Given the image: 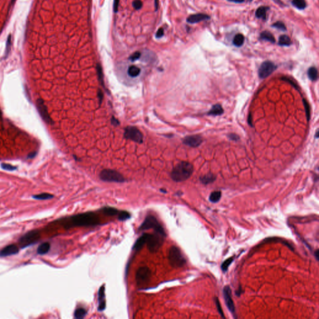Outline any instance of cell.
<instances>
[{"mask_svg": "<svg viewBox=\"0 0 319 319\" xmlns=\"http://www.w3.org/2000/svg\"><path fill=\"white\" fill-rule=\"evenodd\" d=\"M292 44V41L289 37L286 35H282L280 36L279 40V44L280 46H288Z\"/></svg>", "mask_w": 319, "mask_h": 319, "instance_id": "cell-27", "label": "cell"}, {"mask_svg": "<svg viewBox=\"0 0 319 319\" xmlns=\"http://www.w3.org/2000/svg\"><path fill=\"white\" fill-rule=\"evenodd\" d=\"M249 123H250V125H251V114H249Z\"/></svg>", "mask_w": 319, "mask_h": 319, "instance_id": "cell-49", "label": "cell"}, {"mask_svg": "<svg viewBox=\"0 0 319 319\" xmlns=\"http://www.w3.org/2000/svg\"><path fill=\"white\" fill-rule=\"evenodd\" d=\"M216 304L217 307H218V311H219V312L220 313V314H221L223 317H224V316H223V311H222V309H221V307L220 303H219V302L218 301V299H217V298L216 299Z\"/></svg>", "mask_w": 319, "mask_h": 319, "instance_id": "cell-41", "label": "cell"}, {"mask_svg": "<svg viewBox=\"0 0 319 319\" xmlns=\"http://www.w3.org/2000/svg\"><path fill=\"white\" fill-rule=\"evenodd\" d=\"M261 38L262 40L269 41L272 43L275 42V38L273 35L269 31H264L261 34Z\"/></svg>", "mask_w": 319, "mask_h": 319, "instance_id": "cell-25", "label": "cell"}, {"mask_svg": "<svg viewBox=\"0 0 319 319\" xmlns=\"http://www.w3.org/2000/svg\"><path fill=\"white\" fill-rule=\"evenodd\" d=\"M229 137H230V138H231L233 140H237L239 139V136L237 135L236 134H235V133L230 134Z\"/></svg>", "mask_w": 319, "mask_h": 319, "instance_id": "cell-43", "label": "cell"}, {"mask_svg": "<svg viewBox=\"0 0 319 319\" xmlns=\"http://www.w3.org/2000/svg\"><path fill=\"white\" fill-rule=\"evenodd\" d=\"M315 255H316V256L317 260H319V257H318V256H319V250H318V249L316 251V253H315Z\"/></svg>", "mask_w": 319, "mask_h": 319, "instance_id": "cell-47", "label": "cell"}, {"mask_svg": "<svg viewBox=\"0 0 319 319\" xmlns=\"http://www.w3.org/2000/svg\"><path fill=\"white\" fill-rule=\"evenodd\" d=\"M228 1L233 2V3H242L244 1V0H228Z\"/></svg>", "mask_w": 319, "mask_h": 319, "instance_id": "cell-46", "label": "cell"}, {"mask_svg": "<svg viewBox=\"0 0 319 319\" xmlns=\"http://www.w3.org/2000/svg\"><path fill=\"white\" fill-rule=\"evenodd\" d=\"M203 142V138L198 135H193L186 137L183 140V143L192 147H197Z\"/></svg>", "mask_w": 319, "mask_h": 319, "instance_id": "cell-13", "label": "cell"}, {"mask_svg": "<svg viewBox=\"0 0 319 319\" xmlns=\"http://www.w3.org/2000/svg\"><path fill=\"white\" fill-rule=\"evenodd\" d=\"M50 247H51V245H50L49 242H43L38 246V249H37V252L40 255H44L49 251Z\"/></svg>", "mask_w": 319, "mask_h": 319, "instance_id": "cell-18", "label": "cell"}, {"mask_svg": "<svg viewBox=\"0 0 319 319\" xmlns=\"http://www.w3.org/2000/svg\"><path fill=\"white\" fill-rule=\"evenodd\" d=\"M117 216L119 221H125L130 218V214L126 211H119Z\"/></svg>", "mask_w": 319, "mask_h": 319, "instance_id": "cell-32", "label": "cell"}, {"mask_svg": "<svg viewBox=\"0 0 319 319\" xmlns=\"http://www.w3.org/2000/svg\"><path fill=\"white\" fill-rule=\"evenodd\" d=\"M120 0H114V12H117L118 11V9H119V4Z\"/></svg>", "mask_w": 319, "mask_h": 319, "instance_id": "cell-42", "label": "cell"}, {"mask_svg": "<svg viewBox=\"0 0 319 319\" xmlns=\"http://www.w3.org/2000/svg\"><path fill=\"white\" fill-rule=\"evenodd\" d=\"M97 74L99 76V79L101 82L102 84H103V75H102V69L100 64H98L97 66Z\"/></svg>", "mask_w": 319, "mask_h": 319, "instance_id": "cell-37", "label": "cell"}, {"mask_svg": "<svg viewBox=\"0 0 319 319\" xmlns=\"http://www.w3.org/2000/svg\"><path fill=\"white\" fill-rule=\"evenodd\" d=\"M100 223L97 214L92 212L78 214L69 218L65 224L66 228L80 226H92L98 225Z\"/></svg>", "mask_w": 319, "mask_h": 319, "instance_id": "cell-1", "label": "cell"}, {"mask_svg": "<svg viewBox=\"0 0 319 319\" xmlns=\"http://www.w3.org/2000/svg\"><path fill=\"white\" fill-rule=\"evenodd\" d=\"M33 198L34 199H37V200H46V199H51V198H54V196L52 195L47 193H43L39 194V195H34L33 197Z\"/></svg>", "mask_w": 319, "mask_h": 319, "instance_id": "cell-30", "label": "cell"}, {"mask_svg": "<svg viewBox=\"0 0 319 319\" xmlns=\"http://www.w3.org/2000/svg\"><path fill=\"white\" fill-rule=\"evenodd\" d=\"M308 76L312 80H316L318 78V71L315 67H311L308 70Z\"/></svg>", "mask_w": 319, "mask_h": 319, "instance_id": "cell-26", "label": "cell"}, {"mask_svg": "<svg viewBox=\"0 0 319 319\" xmlns=\"http://www.w3.org/2000/svg\"><path fill=\"white\" fill-rule=\"evenodd\" d=\"M102 212L108 216H115L117 215L119 213V211L116 208L111 207H105L102 209Z\"/></svg>", "mask_w": 319, "mask_h": 319, "instance_id": "cell-23", "label": "cell"}, {"mask_svg": "<svg viewBox=\"0 0 319 319\" xmlns=\"http://www.w3.org/2000/svg\"><path fill=\"white\" fill-rule=\"evenodd\" d=\"M87 311L84 308H78L74 312V317L77 319H82L85 317Z\"/></svg>", "mask_w": 319, "mask_h": 319, "instance_id": "cell-31", "label": "cell"}, {"mask_svg": "<svg viewBox=\"0 0 319 319\" xmlns=\"http://www.w3.org/2000/svg\"><path fill=\"white\" fill-rule=\"evenodd\" d=\"M304 107L305 108V112H306V116L307 117V120L310 119V108H309V104L307 103V102L305 100H304Z\"/></svg>", "mask_w": 319, "mask_h": 319, "instance_id": "cell-38", "label": "cell"}, {"mask_svg": "<svg viewBox=\"0 0 319 319\" xmlns=\"http://www.w3.org/2000/svg\"><path fill=\"white\" fill-rule=\"evenodd\" d=\"M233 259L234 258L233 257H230V258H228L224 262H223V264L221 265V269H222V270L224 272H226L228 269V268H229L230 265L233 262V261L234 260Z\"/></svg>", "mask_w": 319, "mask_h": 319, "instance_id": "cell-33", "label": "cell"}, {"mask_svg": "<svg viewBox=\"0 0 319 319\" xmlns=\"http://www.w3.org/2000/svg\"><path fill=\"white\" fill-rule=\"evenodd\" d=\"M99 177L104 181L116 183H123L125 181V178L122 174L116 170L111 169L103 170L100 172Z\"/></svg>", "mask_w": 319, "mask_h": 319, "instance_id": "cell-5", "label": "cell"}, {"mask_svg": "<svg viewBox=\"0 0 319 319\" xmlns=\"http://www.w3.org/2000/svg\"><path fill=\"white\" fill-rule=\"evenodd\" d=\"M106 307V300L105 295V286L102 285L100 287L98 292V310L103 311Z\"/></svg>", "mask_w": 319, "mask_h": 319, "instance_id": "cell-15", "label": "cell"}, {"mask_svg": "<svg viewBox=\"0 0 319 319\" xmlns=\"http://www.w3.org/2000/svg\"><path fill=\"white\" fill-rule=\"evenodd\" d=\"M41 238L40 231L33 230L23 235L19 239V245L21 248L27 247L31 245L36 243Z\"/></svg>", "mask_w": 319, "mask_h": 319, "instance_id": "cell-7", "label": "cell"}, {"mask_svg": "<svg viewBox=\"0 0 319 319\" xmlns=\"http://www.w3.org/2000/svg\"><path fill=\"white\" fill-rule=\"evenodd\" d=\"M141 69L136 66H131L128 69V74L132 78H136L140 74Z\"/></svg>", "mask_w": 319, "mask_h": 319, "instance_id": "cell-21", "label": "cell"}, {"mask_svg": "<svg viewBox=\"0 0 319 319\" xmlns=\"http://www.w3.org/2000/svg\"><path fill=\"white\" fill-rule=\"evenodd\" d=\"M215 179H216L215 176L212 173H208V174L204 175L200 178L201 181L204 185H207V184L213 183L215 180Z\"/></svg>", "mask_w": 319, "mask_h": 319, "instance_id": "cell-22", "label": "cell"}, {"mask_svg": "<svg viewBox=\"0 0 319 319\" xmlns=\"http://www.w3.org/2000/svg\"><path fill=\"white\" fill-rule=\"evenodd\" d=\"M141 56V53L138 51L137 52H134L133 54H132L130 57H129V59L132 61V62H134L135 61H137V59H138Z\"/></svg>", "mask_w": 319, "mask_h": 319, "instance_id": "cell-36", "label": "cell"}, {"mask_svg": "<svg viewBox=\"0 0 319 319\" xmlns=\"http://www.w3.org/2000/svg\"><path fill=\"white\" fill-rule=\"evenodd\" d=\"M273 27L277 28L278 30H281V31H285L286 30V27H285V24L281 21H278L276 23H274L273 24Z\"/></svg>", "mask_w": 319, "mask_h": 319, "instance_id": "cell-35", "label": "cell"}, {"mask_svg": "<svg viewBox=\"0 0 319 319\" xmlns=\"http://www.w3.org/2000/svg\"><path fill=\"white\" fill-rule=\"evenodd\" d=\"M193 172V165L187 161L179 163L171 173L172 180L176 182H181L188 179Z\"/></svg>", "mask_w": 319, "mask_h": 319, "instance_id": "cell-2", "label": "cell"}, {"mask_svg": "<svg viewBox=\"0 0 319 319\" xmlns=\"http://www.w3.org/2000/svg\"><path fill=\"white\" fill-rule=\"evenodd\" d=\"M111 121H112V124H113V125H115V126H117V125H119L120 124L119 120L117 119H116L114 117H113L112 118Z\"/></svg>", "mask_w": 319, "mask_h": 319, "instance_id": "cell-44", "label": "cell"}, {"mask_svg": "<svg viewBox=\"0 0 319 319\" xmlns=\"http://www.w3.org/2000/svg\"><path fill=\"white\" fill-rule=\"evenodd\" d=\"M244 42V37L241 34H238L235 36L233 40V44L237 47L241 46Z\"/></svg>", "mask_w": 319, "mask_h": 319, "instance_id": "cell-29", "label": "cell"}, {"mask_svg": "<svg viewBox=\"0 0 319 319\" xmlns=\"http://www.w3.org/2000/svg\"><path fill=\"white\" fill-rule=\"evenodd\" d=\"M209 19V16L204 14H195L190 16L187 18V22L191 24L198 23L201 21L208 20Z\"/></svg>", "mask_w": 319, "mask_h": 319, "instance_id": "cell-16", "label": "cell"}, {"mask_svg": "<svg viewBox=\"0 0 319 319\" xmlns=\"http://www.w3.org/2000/svg\"><path fill=\"white\" fill-rule=\"evenodd\" d=\"M19 247L15 244H9L0 251V257H8L18 254Z\"/></svg>", "mask_w": 319, "mask_h": 319, "instance_id": "cell-14", "label": "cell"}, {"mask_svg": "<svg viewBox=\"0 0 319 319\" xmlns=\"http://www.w3.org/2000/svg\"><path fill=\"white\" fill-rule=\"evenodd\" d=\"M152 276L150 269L146 266L139 268L135 274V280L138 286H144L149 282Z\"/></svg>", "mask_w": 319, "mask_h": 319, "instance_id": "cell-8", "label": "cell"}, {"mask_svg": "<svg viewBox=\"0 0 319 319\" xmlns=\"http://www.w3.org/2000/svg\"><path fill=\"white\" fill-rule=\"evenodd\" d=\"M221 198V192L220 191H214L212 192L209 196V199L211 203H218Z\"/></svg>", "mask_w": 319, "mask_h": 319, "instance_id": "cell-24", "label": "cell"}, {"mask_svg": "<svg viewBox=\"0 0 319 319\" xmlns=\"http://www.w3.org/2000/svg\"><path fill=\"white\" fill-rule=\"evenodd\" d=\"M269 9V8L266 6H261L256 11V16L258 18L262 19L265 20L266 19V14L267 11Z\"/></svg>", "mask_w": 319, "mask_h": 319, "instance_id": "cell-20", "label": "cell"}, {"mask_svg": "<svg viewBox=\"0 0 319 319\" xmlns=\"http://www.w3.org/2000/svg\"><path fill=\"white\" fill-rule=\"evenodd\" d=\"M36 106L38 111L40 113L42 119L44 120L47 123H52V120L51 119L47 109L44 104V101L41 99H38L36 101Z\"/></svg>", "mask_w": 319, "mask_h": 319, "instance_id": "cell-12", "label": "cell"}, {"mask_svg": "<svg viewBox=\"0 0 319 319\" xmlns=\"http://www.w3.org/2000/svg\"><path fill=\"white\" fill-rule=\"evenodd\" d=\"M148 235H149V234L145 233L137 239L134 244L133 249L135 251H140L142 248V247L147 243Z\"/></svg>", "mask_w": 319, "mask_h": 319, "instance_id": "cell-17", "label": "cell"}, {"mask_svg": "<svg viewBox=\"0 0 319 319\" xmlns=\"http://www.w3.org/2000/svg\"><path fill=\"white\" fill-rule=\"evenodd\" d=\"M98 96H99V103L100 104H101L102 101V97H103V94L102 92H101V90H99V92H98Z\"/></svg>", "mask_w": 319, "mask_h": 319, "instance_id": "cell-45", "label": "cell"}, {"mask_svg": "<svg viewBox=\"0 0 319 319\" xmlns=\"http://www.w3.org/2000/svg\"><path fill=\"white\" fill-rule=\"evenodd\" d=\"M35 155H36V153H32L31 154H30L29 155V158H33L35 157Z\"/></svg>", "mask_w": 319, "mask_h": 319, "instance_id": "cell-48", "label": "cell"}, {"mask_svg": "<svg viewBox=\"0 0 319 319\" xmlns=\"http://www.w3.org/2000/svg\"><path fill=\"white\" fill-rule=\"evenodd\" d=\"M1 166L3 170H7V171H13L17 168L16 166H13L9 164H6V163H1Z\"/></svg>", "mask_w": 319, "mask_h": 319, "instance_id": "cell-34", "label": "cell"}, {"mask_svg": "<svg viewBox=\"0 0 319 319\" xmlns=\"http://www.w3.org/2000/svg\"><path fill=\"white\" fill-rule=\"evenodd\" d=\"M124 137L127 139L141 143L143 142V135L135 127H127L125 129Z\"/></svg>", "mask_w": 319, "mask_h": 319, "instance_id": "cell-9", "label": "cell"}, {"mask_svg": "<svg viewBox=\"0 0 319 319\" xmlns=\"http://www.w3.org/2000/svg\"><path fill=\"white\" fill-rule=\"evenodd\" d=\"M164 35V30L163 28H160L159 30H158L157 34H156V37L157 38H161V37H163V36Z\"/></svg>", "mask_w": 319, "mask_h": 319, "instance_id": "cell-40", "label": "cell"}, {"mask_svg": "<svg viewBox=\"0 0 319 319\" xmlns=\"http://www.w3.org/2000/svg\"><path fill=\"white\" fill-rule=\"evenodd\" d=\"M223 295L225 299V302L228 310L233 314L235 315V307L231 296V290L228 285H226L223 289Z\"/></svg>", "mask_w": 319, "mask_h": 319, "instance_id": "cell-11", "label": "cell"}, {"mask_svg": "<svg viewBox=\"0 0 319 319\" xmlns=\"http://www.w3.org/2000/svg\"><path fill=\"white\" fill-rule=\"evenodd\" d=\"M292 4L299 9H304L307 6L305 0H293Z\"/></svg>", "mask_w": 319, "mask_h": 319, "instance_id": "cell-28", "label": "cell"}, {"mask_svg": "<svg viewBox=\"0 0 319 319\" xmlns=\"http://www.w3.org/2000/svg\"><path fill=\"white\" fill-rule=\"evenodd\" d=\"M277 68V66L271 61H265L259 69V76L261 79H264L270 76Z\"/></svg>", "mask_w": 319, "mask_h": 319, "instance_id": "cell-10", "label": "cell"}, {"mask_svg": "<svg viewBox=\"0 0 319 319\" xmlns=\"http://www.w3.org/2000/svg\"><path fill=\"white\" fill-rule=\"evenodd\" d=\"M149 229H152L155 233H159L166 237V233L164 228L161 225L158 219L152 215L147 216L139 228L140 230H147Z\"/></svg>", "mask_w": 319, "mask_h": 319, "instance_id": "cell-4", "label": "cell"}, {"mask_svg": "<svg viewBox=\"0 0 319 319\" xmlns=\"http://www.w3.org/2000/svg\"><path fill=\"white\" fill-rule=\"evenodd\" d=\"M223 109L219 104H216L213 106L211 109L208 112V115L220 116L223 114Z\"/></svg>", "mask_w": 319, "mask_h": 319, "instance_id": "cell-19", "label": "cell"}, {"mask_svg": "<svg viewBox=\"0 0 319 319\" xmlns=\"http://www.w3.org/2000/svg\"><path fill=\"white\" fill-rule=\"evenodd\" d=\"M165 238V236L155 232L152 235L149 234L146 244L150 252H155L157 251L163 244Z\"/></svg>", "mask_w": 319, "mask_h": 319, "instance_id": "cell-6", "label": "cell"}, {"mask_svg": "<svg viewBox=\"0 0 319 319\" xmlns=\"http://www.w3.org/2000/svg\"><path fill=\"white\" fill-rule=\"evenodd\" d=\"M168 260L171 266L175 268H181L186 264V259L181 251L175 246H171L169 250Z\"/></svg>", "mask_w": 319, "mask_h": 319, "instance_id": "cell-3", "label": "cell"}, {"mask_svg": "<svg viewBox=\"0 0 319 319\" xmlns=\"http://www.w3.org/2000/svg\"><path fill=\"white\" fill-rule=\"evenodd\" d=\"M133 6L136 9H140L142 7V2L140 0H135L133 2Z\"/></svg>", "mask_w": 319, "mask_h": 319, "instance_id": "cell-39", "label": "cell"}]
</instances>
